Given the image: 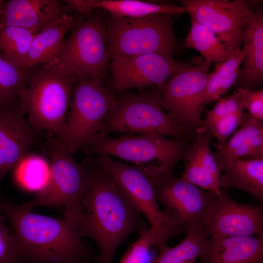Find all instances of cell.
I'll return each mask as SVG.
<instances>
[{
    "label": "cell",
    "instance_id": "cell-1",
    "mask_svg": "<svg viewBox=\"0 0 263 263\" xmlns=\"http://www.w3.org/2000/svg\"><path fill=\"white\" fill-rule=\"evenodd\" d=\"M86 186L77 227L97 244L98 263H113L119 245L132 233L149 227L142 214L116 181L91 157L85 159Z\"/></svg>",
    "mask_w": 263,
    "mask_h": 263
},
{
    "label": "cell",
    "instance_id": "cell-2",
    "mask_svg": "<svg viewBox=\"0 0 263 263\" xmlns=\"http://www.w3.org/2000/svg\"><path fill=\"white\" fill-rule=\"evenodd\" d=\"M0 212L9 222L21 260L27 263H76L95 255L64 219L33 213L0 199Z\"/></svg>",
    "mask_w": 263,
    "mask_h": 263
},
{
    "label": "cell",
    "instance_id": "cell-3",
    "mask_svg": "<svg viewBox=\"0 0 263 263\" xmlns=\"http://www.w3.org/2000/svg\"><path fill=\"white\" fill-rule=\"evenodd\" d=\"M75 81L54 62L28 68L18 104L36 132L48 131L57 138L61 136Z\"/></svg>",
    "mask_w": 263,
    "mask_h": 263
},
{
    "label": "cell",
    "instance_id": "cell-4",
    "mask_svg": "<svg viewBox=\"0 0 263 263\" xmlns=\"http://www.w3.org/2000/svg\"><path fill=\"white\" fill-rule=\"evenodd\" d=\"M112 133H153L173 139H194V135L163 109L158 86L137 92H126L115 98L97 134L109 136Z\"/></svg>",
    "mask_w": 263,
    "mask_h": 263
},
{
    "label": "cell",
    "instance_id": "cell-5",
    "mask_svg": "<svg viewBox=\"0 0 263 263\" xmlns=\"http://www.w3.org/2000/svg\"><path fill=\"white\" fill-rule=\"evenodd\" d=\"M173 17L155 14L132 18L109 14L105 24L111 60L150 54L173 58L181 49L174 33Z\"/></svg>",
    "mask_w": 263,
    "mask_h": 263
},
{
    "label": "cell",
    "instance_id": "cell-6",
    "mask_svg": "<svg viewBox=\"0 0 263 263\" xmlns=\"http://www.w3.org/2000/svg\"><path fill=\"white\" fill-rule=\"evenodd\" d=\"M194 140L173 139L153 133L117 137L96 134L83 149L92 155L119 158L150 174L162 169L172 170L179 161L185 159Z\"/></svg>",
    "mask_w": 263,
    "mask_h": 263
},
{
    "label": "cell",
    "instance_id": "cell-7",
    "mask_svg": "<svg viewBox=\"0 0 263 263\" xmlns=\"http://www.w3.org/2000/svg\"><path fill=\"white\" fill-rule=\"evenodd\" d=\"M50 176L44 187L32 201L21 205L32 211L38 207L63 209L64 220L77 229L82 213V200L86 186L85 160L76 161L56 138L50 142Z\"/></svg>",
    "mask_w": 263,
    "mask_h": 263
},
{
    "label": "cell",
    "instance_id": "cell-8",
    "mask_svg": "<svg viewBox=\"0 0 263 263\" xmlns=\"http://www.w3.org/2000/svg\"><path fill=\"white\" fill-rule=\"evenodd\" d=\"M110 60L105 17L103 10L98 9L77 19L54 62L76 80L97 78L104 80Z\"/></svg>",
    "mask_w": 263,
    "mask_h": 263
},
{
    "label": "cell",
    "instance_id": "cell-9",
    "mask_svg": "<svg viewBox=\"0 0 263 263\" xmlns=\"http://www.w3.org/2000/svg\"><path fill=\"white\" fill-rule=\"evenodd\" d=\"M115 96L97 78L76 79L64 131L58 139L74 154L98 132Z\"/></svg>",
    "mask_w": 263,
    "mask_h": 263
},
{
    "label": "cell",
    "instance_id": "cell-10",
    "mask_svg": "<svg viewBox=\"0 0 263 263\" xmlns=\"http://www.w3.org/2000/svg\"><path fill=\"white\" fill-rule=\"evenodd\" d=\"M94 160L116 181L141 213L148 220L158 251L180 230L158 205L150 175L144 170L106 155H92Z\"/></svg>",
    "mask_w": 263,
    "mask_h": 263
},
{
    "label": "cell",
    "instance_id": "cell-11",
    "mask_svg": "<svg viewBox=\"0 0 263 263\" xmlns=\"http://www.w3.org/2000/svg\"><path fill=\"white\" fill-rule=\"evenodd\" d=\"M158 202L163 212L181 232L201 220L217 194L202 189L170 169H161L149 174Z\"/></svg>",
    "mask_w": 263,
    "mask_h": 263
},
{
    "label": "cell",
    "instance_id": "cell-12",
    "mask_svg": "<svg viewBox=\"0 0 263 263\" xmlns=\"http://www.w3.org/2000/svg\"><path fill=\"white\" fill-rule=\"evenodd\" d=\"M211 62L204 60L178 72L159 87L163 109L180 126L195 136L196 130L205 127L202 110L194 105L196 97L208 80Z\"/></svg>",
    "mask_w": 263,
    "mask_h": 263
},
{
    "label": "cell",
    "instance_id": "cell-13",
    "mask_svg": "<svg viewBox=\"0 0 263 263\" xmlns=\"http://www.w3.org/2000/svg\"><path fill=\"white\" fill-rule=\"evenodd\" d=\"M191 19L203 24L216 34L230 50L241 49L243 31L255 1L248 0H181Z\"/></svg>",
    "mask_w": 263,
    "mask_h": 263
},
{
    "label": "cell",
    "instance_id": "cell-14",
    "mask_svg": "<svg viewBox=\"0 0 263 263\" xmlns=\"http://www.w3.org/2000/svg\"><path fill=\"white\" fill-rule=\"evenodd\" d=\"M110 88L115 96L132 89L159 86L182 69L193 65L156 54L117 56L111 59Z\"/></svg>",
    "mask_w": 263,
    "mask_h": 263
},
{
    "label": "cell",
    "instance_id": "cell-15",
    "mask_svg": "<svg viewBox=\"0 0 263 263\" xmlns=\"http://www.w3.org/2000/svg\"><path fill=\"white\" fill-rule=\"evenodd\" d=\"M199 225L208 236L263 235V207L237 202L221 189Z\"/></svg>",
    "mask_w": 263,
    "mask_h": 263
},
{
    "label": "cell",
    "instance_id": "cell-16",
    "mask_svg": "<svg viewBox=\"0 0 263 263\" xmlns=\"http://www.w3.org/2000/svg\"><path fill=\"white\" fill-rule=\"evenodd\" d=\"M36 133L18 104L0 108V181L29 155Z\"/></svg>",
    "mask_w": 263,
    "mask_h": 263
},
{
    "label": "cell",
    "instance_id": "cell-17",
    "mask_svg": "<svg viewBox=\"0 0 263 263\" xmlns=\"http://www.w3.org/2000/svg\"><path fill=\"white\" fill-rule=\"evenodd\" d=\"M70 10L58 0H10L0 8V27H19L36 34Z\"/></svg>",
    "mask_w": 263,
    "mask_h": 263
},
{
    "label": "cell",
    "instance_id": "cell-18",
    "mask_svg": "<svg viewBox=\"0 0 263 263\" xmlns=\"http://www.w3.org/2000/svg\"><path fill=\"white\" fill-rule=\"evenodd\" d=\"M211 135L206 127L197 129L185 160L186 168L181 177L196 187L219 194L221 169L210 149Z\"/></svg>",
    "mask_w": 263,
    "mask_h": 263
},
{
    "label": "cell",
    "instance_id": "cell-19",
    "mask_svg": "<svg viewBox=\"0 0 263 263\" xmlns=\"http://www.w3.org/2000/svg\"><path fill=\"white\" fill-rule=\"evenodd\" d=\"M203 263H263V235L211 236L206 241Z\"/></svg>",
    "mask_w": 263,
    "mask_h": 263
},
{
    "label": "cell",
    "instance_id": "cell-20",
    "mask_svg": "<svg viewBox=\"0 0 263 263\" xmlns=\"http://www.w3.org/2000/svg\"><path fill=\"white\" fill-rule=\"evenodd\" d=\"M243 42L248 43V50L243 67L239 69L235 84L238 88L253 89L263 82V10L256 5L245 25L242 34Z\"/></svg>",
    "mask_w": 263,
    "mask_h": 263
},
{
    "label": "cell",
    "instance_id": "cell-21",
    "mask_svg": "<svg viewBox=\"0 0 263 263\" xmlns=\"http://www.w3.org/2000/svg\"><path fill=\"white\" fill-rule=\"evenodd\" d=\"M213 152L219 166L239 158L263 157V120L244 113L238 129L223 144L215 145Z\"/></svg>",
    "mask_w": 263,
    "mask_h": 263
},
{
    "label": "cell",
    "instance_id": "cell-22",
    "mask_svg": "<svg viewBox=\"0 0 263 263\" xmlns=\"http://www.w3.org/2000/svg\"><path fill=\"white\" fill-rule=\"evenodd\" d=\"M224 173L219 181L220 189L234 188L263 203V157L239 158L220 164Z\"/></svg>",
    "mask_w": 263,
    "mask_h": 263
},
{
    "label": "cell",
    "instance_id": "cell-23",
    "mask_svg": "<svg viewBox=\"0 0 263 263\" xmlns=\"http://www.w3.org/2000/svg\"><path fill=\"white\" fill-rule=\"evenodd\" d=\"M77 19L65 15L36 34L22 69L55 62L58 56L65 37Z\"/></svg>",
    "mask_w": 263,
    "mask_h": 263
},
{
    "label": "cell",
    "instance_id": "cell-24",
    "mask_svg": "<svg viewBox=\"0 0 263 263\" xmlns=\"http://www.w3.org/2000/svg\"><path fill=\"white\" fill-rule=\"evenodd\" d=\"M244 107L238 91L230 96L220 98L215 106L207 112L204 126L217 140L216 145L224 144L238 129L241 122Z\"/></svg>",
    "mask_w": 263,
    "mask_h": 263
},
{
    "label": "cell",
    "instance_id": "cell-25",
    "mask_svg": "<svg viewBox=\"0 0 263 263\" xmlns=\"http://www.w3.org/2000/svg\"><path fill=\"white\" fill-rule=\"evenodd\" d=\"M185 238L173 247L159 251L151 263H198L204 253L208 235L199 225L187 230Z\"/></svg>",
    "mask_w": 263,
    "mask_h": 263
},
{
    "label": "cell",
    "instance_id": "cell-26",
    "mask_svg": "<svg viewBox=\"0 0 263 263\" xmlns=\"http://www.w3.org/2000/svg\"><path fill=\"white\" fill-rule=\"evenodd\" d=\"M183 46L196 50L205 60L216 64L226 60L234 53L219 40L212 30L192 19L190 30Z\"/></svg>",
    "mask_w": 263,
    "mask_h": 263
},
{
    "label": "cell",
    "instance_id": "cell-27",
    "mask_svg": "<svg viewBox=\"0 0 263 263\" xmlns=\"http://www.w3.org/2000/svg\"><path fill=\"white\" fill-rule=\"evenodd\" d=\"M94 7L109 14L132 18H139L155 14L175 16L185 12L183 6L157 4L138 0H95Z\"/></svg>",
    "mask_w": 263,
    "mask_h": 263
},
{
    "label": "cell",
    "instance_id": "cell-28",
    "mask_svg": "<svg viewBox=\"0 0 263 263\" xmlns=\"http://www.w3.org/2000/svg\"><path fill=\"white\" fill-rule=\"evenodd\" d=\"M244 43L242 49L237 50L226 60L217 63L213 71L209 73L205 88L194 100V105L198 109L203 111L204 106L221 98L219 92L224 80L232 72L239 69L247 55L248 43Z\"/></svg>",
    "mask_w": 263,
    "mask_h": 263
},
{
    "label": "cell",
    "instance_id": "cell-29",
    "mask_svg": "<svg viewBox=\"0 0 263 263\" xmlns=\"http://www.w3.org/2000/svg\"><path fill=\"white\" fill-rule=\"evenodd\" d=\"M35 35L23 28L0 27V54L5 60L22 69Z\"/></svg>",
    "mask_w": 263,
    "mask_h": 263
},
{
    "label": "cell",
    "instance_id": "cell-30",
    "mask_svg": "<svg viewBox=\"0 0 263 263\" xmlns=\"http://www.w3.org/2000/svg\"><path fill=\"white\" fill-rule=\"evenodd\" d=\"M13 169L16 182L30 191L39 192L46 185L50 176L49 163L37 155H28Z\"/></svg>",
    "mask_w": 263,
    "mask_h": 263
},
{
    "label": "cell",
    "instance_id": "cell-31",
    "mask_svg": "<svg viewBox=\"0 0 263 263\" xmlns=\"http://www.w3.org/2000/svg\"><path fill=\"white\" fill-rule=\"evenodd\" d=\"M28 69L17 68L0 54V108L18 104L19 93L25 86Z\"/></svg>",
    "mask_w": 263,
    "mask_h": 263
},
{
    "label": "cell",
    "instance_id": "cell-32",
    "mask_svg": "<svg viewBox=\"0 0 263 263\" xmlns=\"http://www.w3.org/2000/svg\"><path fill=\"white\" fill-rule=\"evenodd\" d=\"M139 237L130 244L118 263H151L156 256L151 253L154 235L150 227L139 233Z\"/></svg>",
    "mask_w": 263,
    "mask_h": 263
},
{
    "label": "cell",
    "instance_id": "cell-33",
    "mask_svg": "<svg viewBox=\"0 0 263 263\" xmlns=\"http://www.w3.org/2000/svg\"><path fill=\"white\" fill-rule=\"evenodd\" d=\"M0 263H23L12 231L0 219Z\"/></svg>",
    "mask_w": 263,
    "mask_h": 263
},
{
    "label": "cell",
    "instance_id": "cell-34",
    "mask_svg": "<svg viewBox=\"0 0 263 263\" xmlns=\"http://www.w3.org/2000/svg\"><path fill=\"white\" fill-rule=\"evenodd\" d=\"M244 109L253 118L263 120V90L238 88Z\"/></svg>",
    "mask_w": 263,
    "mask_h": 263
},
{
    "label": "cell",
    "instance_id": "cell-35",
    "mask_svg": "<svg viewBox=\"0 0 263 263\" xmlns=\"http://www.w3.org/2000/svg\"><path fill=\"white\" fill-rule=\"evenodd\" d=\"M76 263H91L89 261V260H81L78 262Z\"/></svg>",
    "mask_w": 263,
    "mask_h": 263
},
{
    "label": "cell",
    "instance_id": "cell-36",
    "mask_svg": "<svg viewBox=\"0 0 263 263\" xmlns=\"http://www.w3.org/2000/svg\"><path fill=\"white\" fill-rule=\"evenodd\" d=\"M4 1H5L4 0H0V8H1V6L2 5Z\"/></svg>",
    "mask_w": 263,
    "mask_h": 263
},
{
    "label": "cell",
    "instance_id": "cell-37",
    "mask_svg": "<svg viewBox=\"0 0 263 263\" xmlns=\"http://www.w3.org/2000/svg\"><path fill=\"white\" fill-rule=\"evenodd\" d=\"M198 263H202V262H200Z\"/></svg>",
    "mask_w": 263,
    "mask_h": 263
}]
</instances>
